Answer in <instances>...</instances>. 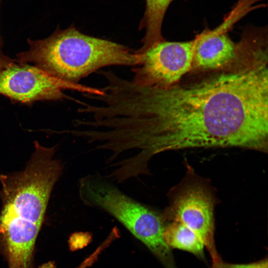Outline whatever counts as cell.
<instances>
[{"instance_id":"cell-1","label":"cell","mask_w":268,"mask_h":268,"mask_svg":"<svg viewBox=\"0 0 268 268\" xmlns=\"http://www.w3.org/2000/svg\"><path fill=\"white\" fill-rule=\"evenodd\" d=\"M268 57L242 43L235 59L203 77L167 87L123 86L118 111L123 135L144 164L167 151L239 147L268 150Z\"/></svg>"},{"instance_id":"cell-2","label":"cell","mask_w":268,"mask_h":268,"mask_svg":"<svg viewBox=\"0 0 268 268\" xmlns=\"http://www.w3.org/2000/svg\"><path fill=\"white\" fill-rule=\"evenodd\" d=\"M29 49L17 56L19 64L34 66L59 80L78 84L100 68L111 66H136L140 56L127 46L86 35L71 25L58 28L42 40L28 39Z\"/></svg>"},{"instance_id":"cell-3","label":"cell","mask_w":268,"mask_h":268,"mask_svg":"<svg viewBox=\"0 0 268 268\" xmlns=\"http://www.w3.org/2000/svg\"><path fill=\"white\" fill-rule=\"evenodd\" d=\"M78 194L84 205L101 209L121 223L164 267L173 263L171 249L163 236L165 221L162 213L128 196L99 173L82 177L78 182Z\"/></svg>"},{"instance_id":"cell-4","label":"cell","mask_w":268,"mask_h":268,"mask_svg":"<svg viewBox=\"0 0 268 268\" xmlns=\"http://www.w3.org/2000/svg\"><path fill=\"white\" fill-rule=\"evenodd\" d=\"M35 150L26 168L10 175H0L2 211L43 222L52 189L63 166L54 159L53 148L35 142Z\"/></svg>"},{"instance_id":"cell-5","label":"cell","mask_w":268,"mask_h":268,"mask_svg":"<svg viewBox=\"0 0 268 268\" xmlns=\"http://www.w3.org/2000/svg\"><path fill=\"white\" fill-rule=\"evenodd\" d=\"M170 197L169 206L162 213L165 222L177 221L193 231L209 252L212 263L222 260L214 239V203L212 196L204 185L184 183Z\"/></svg>"},{"instance_id":"cell-6","label":"cell","mask_w":268,"mask_h":268,"mask_svg":"<svg viewBox=\"0 0 268 268\" xmlns=\"http://www.w3.org/2000/svg\"><path fill=\"white\" fill-rule=\"evenodd\" d=\"M194 40L170 42L165 40L154 45L140 56L132 69V79L142 86L167 87L179 82L192 69Z\"/></svg>"},{"instance_id":"cell-7","label":"cell","mask_w":268,"mask_h":268,"mask_svg":"<svg viewBox=\"0 0 268 268\" xmlns=\"http://www.w3.org/2000/svg\"><path fill=\"white\" fill-rule=\"evenodd\" d=\"M67 89L81 93L99 92L97 88L59 80L26 64L15 62L0 69V94L21 102L61 99L66 97L63 91Z\"/></svg>"},{"instance_id":"cell-8","label":"cell","mask_w":268,"mask_h":268,"mask_svg":"<svg viewBox=\"0 0 268 268\" xmlns=\"http://www.w3.org/2000/svg\"><path fill=\"white\" fill-rule=\"evenodd\" d=\"M249 10L246 5L237 3L219 26L212 30H204L194 39L192 69H218L235 59L238 44H235L230 39L227 32Z\"/></svg>"},{"instance_id":"cell-9","label":"cell","mask_w":268,"mask_h":268,"mask_svg":"<svg viewBox=\"0 0 268 268\" xmlns=\"http://www.w3.org/2000/svg\"><path fill=\"white\" fill-rule=\"evenodd\" d=\"M174 0H146V8L139 29H145L141 42L142 46L134 52L139 55L164 39L162 35V25L168 7Z\"/></svg>"},{"instance_id":"cell-10","label":"cell","mask_w":268,"mask_h":268,"mask_svg":"<svg viewBox=\"0 0 268 268\" xmlns=\"http://www.w3.org/2000/svg\"><path fill=\"white\" fill-rule=\"evenodd\" d=\"M163 236L167 245L191 253L199 259L205 261L204 246L193 231L177 221L165 222Z\"/></svg>"},{"instance_id":"cell-11","label":"cell","mask_w":268,"mask_h":268,"mask_svg":"<svg viewBox=\"0 0 268 268\" xmlns=\"http://www.w3.org/2000/svg\"><path fill=\"white\" fill-rule=\"evenodd\" d=\"M211 268H268V259L266 258L258 262L243 264L227 263L221 260L212 263Z\"/></svg>"},{"instance_id":"cell-12","label":"cell","mask_w":268,"mask_h":268,"mask_svg":"<svg viewBox=\"0 0 268 268\" xmlns=\"http://www.w3.org/2000/svg\"><path fill=\"white\" fill-rule=\"evenodd\" d=\"M91 240L90 234L86 232L74 233L70 237L69 245L70 249L76 250L86 246Z\"/></svg>"},{"instance_id":"cell-13","label":"cell","mask_w":268,"mask_h":268,"mask_svg":"<svg viewBox=\"0 0 268 268\" xmlns=\"http://www.w3.org/2000/svg\"><path fill=\"white\" fill-rule=\"evenodd\" d=\"M107 246L105 242H103L88 258L86 259L77 268H86L90 266L96 260L97 257L102 250Z\"/></svg>"},{"instance_id":"cell-14","label":"cell","mask_w":268,"mask_h":268,"mask_svg":"<svg viewBox=\"0 0 268 268\" xmlns=\"http://www.w3.org/2000/svg\"><path fill=\"white\" fill-rule=\"evenodd\" d=\"M2 0H0V8ZM16 62L5 56L0 50V69L5 68Z\"/></svg>"},{"instance_id":"cell-15","label":"cell","mask_w":268,"mask_h":268,"mask_svg":"<svg viewBox=\"0 0 268 268\" xmlns=\"http://www.w3.org/2000/svg\"></svg>"}]
</instances>
